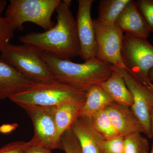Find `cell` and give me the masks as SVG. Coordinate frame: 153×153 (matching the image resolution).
Listing matches in <instances>:
<instances>
[{
	"mask_svg": "<svg viewBox=\"0 0 153 153\" xmlns=\"http://www.w3.org/2000/svg\"><path fill=\"white\" fill-rule=\"evenodd\" d=\"M14 36V30L10 22L5 17H0V53Z\"/></svg>",
	"mask_w": 153,
	"mask_h": 153,
	"instance_id": "7402d4cb",
	"label": "cell"
},
{
	"mask_svg": "<svg viewBox=\"0 0 153 153\" xmlns=\"http://www.w3.org/2000/svg\"><path fill=\"white\" fill-rule=\"evenodd\" d=\"M149 87L150 88L151 90H152L153 92V83H151V84H150Z\"/></svg>",
	"mask_w": 153,
	"mask_h": 153,
	"instance_id": "4dcf8cb0",
	"label": "cell"
},
{
	"mask_svg": "<svg viewBox=\"0 0 153 153\" xmlns=\"http://www.w3.org/2000/svg\"><path fill=\"white\" fill-rule=\"evenodd\" d=\"M86 92L79 91L57 81L36 84L9 99L18 105L31 104L57 107L74 100L85 99Z\"/></svg>",
	"mask_w": 153,
	"mask_h": 153,
	"instance_id": "5b68a950",
	"label": "cell"
},
{
	"mask_svg": "<svg viewBox=\"0 0 153 153\" xmlns=\"http://www.w3.org/2000/svg\"><path fill=\"white\" fill-rule=\"evenodd\" d=\"M41 52L32 44L15 45L9 43L1 52L0 58L35 84L57 81L41 57Z\"/></svg>",
	"mask_w": 153,
	"mask_h": 153,
	"instance_id": "3957f363",
	"label": "cell"
},
{
	"mask_svg": "<svg viewBox=\"0 0 153 153\" xmlns=\"http://www.w3.org/2000/svg\"><path fill=\"white\" fill-rule=\"evenodd\" d=\"M113 70L123 76L126 85L133 97L132 110L144 128L145 134L153 138L151 125V108L153 105V92L150 88L143 84L124 68L111 65Z\"/></svg>",
	"mask_w": 153,
	"mask_h": 153,
	"instance_id": "9c48e42d",
	"label": "cell"
},
{
	"mask_svg": "<svg viewBox=\"0 0 153 153\" xmlns=\"http://www.w3.org/2000/svg\"><path fill=\"white\" fill-rule=\"evenodd\" d=\"M116 23L126 34L136 38L147 39L151 33L149 25L133 0L121 12Z\"/></svg>",
	"mask_w": 153,
	"mask_h": 153,
	"instance_id": "4fadbf2b",
	"label": "cell"
},
{
	"mask_svg": "<svg viewBox=\"0 0 153 153\" xmlns=\"http://www.w3.org/2000/svg\"><path fill=\"white\" fill-rule=\"evenodd\" d=\"M152 106L153 107V106Z\"/></svg>",
	"mask_w": 153,
	"mask_h": 153,
	"instance_id": "d6a6232c",
	"label": "cell"
},
{
	"mask_svg": "<svg viewBox=\"0 0 153 153\" xmlns=\"http://www.w3.org/2000/svg\"><path fill=\"white\" fill-rule=\"evenodd\" d=\"M59 149L63 150L65 153H82L79 142L70 128L60 137Z\"/></svg>",
	"mask_w": 153,
	"mask_h": 153,
	"instance_id": "44dd1931",
	"label": "cell"
},
{
	"mask_svg": "<svg viewBox=\"0 0 153 153\" xmlns=\"http://www.w3.org/2000/svg\"><path fill=\"white\" fill-rule=\"evenodd\" d=\"M105 111L119 135L125 137L136 133L145 134L144 128L130 107L114 102Z\"/></svg>",
	"mask_w": 153,
	"mask_h": 153,
	"instance_id": "7c38bea8",
	"label": "cell"
},
{
	"mask_svg": "<svg viewBox=\"0 0 153 153\" xmlns=\"http://www.w3.org/2000/svg\"><path fill=\"white\" fill-rule=\"evenodd\" d=\"M26 153H52V151L41 146H32Z\"/></svg>",
	"mask_w": 153,
	"mask_h": 153,
	"instance_id": "484cf974",
	"label": "cell"
},
{
	"mask_svg": "<svg viewBox=\"0 0 153 153\" xmlns=\"http://www.w3.org/2000/svg\"><path fill=\"white\" fill-rule=\"evenodd\" d=\"M25 109L32 120L34 134L32 146H41L52 151L56 134L55 114L57 107L31 104L19 105Z\"/></svg>",
	"mask_w": 153,
	"mask_h": 153,
	"instance_id": "ba28073f",
	"label": "cell"
},
{
	"mask_svg": "<svg viewBox=\"0 0 153 153\" xmlns=\"http://www.w3.org/2000/svg\"><path fill=\"white\" fill-rule=\"evenodd\" d=\"M112 75L100 86L118 104L129 107L133 104V97L126 85L123 76L113 70Z\"/></svg>",
	"mask_w": 153,
	"mask_h": 153,
	"instance_id": "e0dca14e",
	"label": "cell"
},
{
	"mask_svg": "<svg viewBox=\"0 0 153 153\" xmlns=\"http://www.w3.org/2000/svg\"><path fill=\"white\" fill-rule=\"evenodd\" d=\"M51 73L58 82L76 90L86 92L90 88L100 85L112 75L111 65L97 59L79 63L60 59L41 52Z\"/></svg>",
	"mask_w": 153,
	"mask_h": 153,
	"instance_id": "7a4b0ae2",
	"label": "cell"
},
{
	"mask_svg": "<svg viewBox=\"0 0 153 153\" xmlns=\"http://www.w3.org/2000/svg\"><path fill=\"white\" fill-rule=\"evenodd\" d=\"M148 76H149V79L150 81L152 83H153V67L152 69L150 70L149 72V74H148Z\"/></svg>",
	"mask_w": 153,
	"mask_h": 153,
	"instance_id": "f1b7e54d",
	"label": "cell"
},
{
	"mask_svg": "<svg viewBox=\"0 0 153 153\" xmlns=\"http://www.w3.org/2000/svg\"><path fill=\"white\" fill-rule=\"evenodd\" d=\"M121 56L127 71L143 84L150 87L149 72L153 67V46L147 39L125 34Z\"/></svg>",
	"mask_w": 153,
	"mask_h": 153,
	"instance_id": "8992f818",
	"label": "cell"
},
{
	"mask_svg": "<svg viewBox=\"0 0 153 153\" xmlns=\"http://www.w3.org/2000/svg\"><path fill=\"white\" fill-rule=\"evenodd\" d=\"M103 153H125L124 137L119 135L105 140L102 146Z\"/></svg>",
	"mask_w": 153,
	"mask_h": 153,
	"instance_id": "603a6c76",
	"label": "cell"
},
{
	"mask_svg": "<svg viewBox=\"0 0 153 153\" xmlns=\"http://www.w3.org/2000/svg\"><path fill=\"white\" fill-rule=\"evenodd\" d=\"M36 85L0 58V100L10 99Z\"/></svg>",
	"mask_w": 153,
	"mask_h": 153,
	"instance_id": "5bb4252c",
	"label": "cell"
},
{
	"mask_svg": "<svg viewBox=\"0 0 153 153\" xmlns=\"http://www.w3.org/2000/svg\"><path fill=\"white\" fill-rule=\"evenodd\" d=\"M7 4V2L5 0H0V17L1 16V14L6 9Z\"/></svg>",
	"mask_w": 153,
	"mask_h": 153,
	"instance_id": "83f0119b",
	"label": "cell"
},
{
	"mask_svg": "<svg viewBox=\"0 0 153 153\" xmlns=\"http://www.w3.org/2000/svg\"><path fill=\"white\" fill-rule=\"evenodd\" d=\"M114 102L100 85H95L86 91L85 101L79 115L91 118Z\"/></svg>",
	"mask_w": 153,
	"mask_h": 153,
	"instance_id": "2e32d148",
	"label": "cell"
},
{
	"mask_svg": "<svg viewBox=\"0 0 153 153\" xmlns=\"http://www.w3.org/2000/svg\"><path fill=\"white\" fill-rule=\"evenodd\" d=\"M85 100H79L68 102L57 107L55 114L56 134L54 148L59 149L60 137L79 116Z\"/></svg>",
	"mask_w": 153,
	"mask_h": 153,
	"instance_id": "9a60e30c",
	"label": "cell"
},
{
	"mask_svg": "<svg viewBox=\"0 0 153 153\" xmlns=\"http://www.w3.org/2000/svg\"><path fill=\"white\" fill-rule=\"evenodd\" d=\"M61 0H10L5 17L14 31L24 29V25L31 22L47 31L55 26L52 20Z\"/></svg>",
	"mask_w": 153,
	"mask_h": 153,
	"instance_id": "277c9868",
	"label": "cell"
},
{
	"mask_svg": "<svg viewBox=\"0 0 153 153\" xmlns=\"http://www.w3.org/2000/svg\"><path fill=\"white\" fill-rule=\"evenodd\" d=\"M97 45L96 59L127 71L121 56L123 32L116 23L105 25L93 20Z\"/></svg>",
	"mask_w": 153,
	"mask_h": 153,
	"instance_id": "52a82bcc",
	"label": "cell"
},
{
	"mask_svg": "<svg viewBox=\"0 0 153 153\" xmlns=\"http://www.w3.org/2000/svg\"><path fill=\"white\" fill-rule=\"evenodd\" d=\"M33 145L32 142L16 141L0 148V153H26Z\"/></svg>",
	"mask_w": 153,
	"mask_h": 153,
	"instance_id": "d4e9b609",
	"label": "cell"
},
{
	"mask_svg": "<svg viewBox=\"0 0 153 153\" xmlns=\"http://www.w3.org/2000/svg\"><path fill=\"white\" fill-rule=\"evenodd\" d=\"M82 153H103L105 139L94 128L91 119L79 115L70 127Z\"/></svg>",
	"mask_w": 153,
	"mask_h": 153,
	"instance_id": "8fae6325",
	"label": "cell"
},
{
	"mask_svg": "<svg viewBox=\"0 0 153 153\" xmlns=\"http://www.w3.org/2000/svg\"><path fill=\"white\" fill-rule=\"evenodd\" d=\"M142 133H136L125 137V153H149V144Z\"/></svg>",
	"mask_w": 153,
	"mask_h": 153,
	"instance_id": "ffe728a7",
	"label": "cell"
},
{
	"mask_svg": "<svg viewBox=\"0 0 153 153\" xmlns=\"http://www.w3.org/2000/svg\"><path fill=\"white\" fill-rule=\"evenodd\" d=\"M150 153H153V141L152 145V149H151Z\"/></svg>",
	"mask_w": 153,
	"mask_h": 153,
	"instance_id": "1f68e13d",
	"label": "cell"
},
{
	"mask_svg": "<svg viewBox=\"0 0 153 153\" xmlns=\"http://www.w3.org/2000/svg\"><path fill=\"white\" fill-rule=\"evenodd\" d=\"M136 3L149 25L151 33H153V0H138Z\"/></svg>",
	"mask_w": 153,
	"mask_h": 153,
	"instance_id": "cb8c5ba5",
	"label": "cell"
},
{
	"mask_svg": "<svg viewBox=\"0 0 153 153\" xmlns=\"http://www.w3.org/2000/svg\"><path fill=\"white\" fill-rule=\"evenodd\" d=\"M13 127L10 125H4L0 127V132L3 133H7L13 130Z\"/></svg>",
	"mask_w": 153,
	"mask_h": 153,
	"instance_id": "4316f807",
	"label": "cell"
},
{
	"mask_svg": "<svg viewBox=\"0 0 153 153\" xmlns=\"http://www.w3.org/2000/svg\"><path fill=\"white\" fill-rule=\"evenodd\" d=\"M130 0H101L97 22L105 25L115 24L121 12Z\"/></svg>",
	"mask_w": 153,
	"mask_h": 153,
	"instance_id": "ac0fdd59",
	"label": "cell"
},
{
	"mask_svg": "<svg viewBox=\"0 0 153 153\" xmlns=\"http://www.w3.org/2000/svg\"><path fill=\"white\" fill-rule=\"evenodd\" d=\"M91 119L94 128L105 140L119 135L105 109L97 113Z\"/></svg>",
	"mask_w": 153,
	"mask_h": 153,
	"instance_id": "d6986e66",
	"label": "cell"
},
{
	"mask_svg": "<svg viewBox=\"0 0 153 153\" xmlns=\"http://www.w3.org/2000/svg\"><path fill=\"white\" fill-rule=\"evenodd\" d=\"M76 16L80 57L84 62L96 58L97 45L91 12L93 0H78Z\"/></svg>",
	"mask_w": 153,
	"mask_h": 153,
	"instance_id": "30bf717a",
	"label": "cell"
},
{
	"mask_svg": "<svg viewBox=\"0 0 153 153\" xmlns=\"http://www.w3.org/2000/svg\"><path fill=\"white\" fill-rule=\"evenodd\" d=\"M71 1L61 0L56 8L57 22L53 28L43 33H27L20 37V41L60 59L69 60L80 56L76 19L70 10Z\"/></svg>",
	"mask_w": 153,
	"mask_h": 153,
	"instance_id": "6da1fadb",
	"label": "cell"
},
{
	"mask_svg": "<svg viewBox=\"0 0 153 153\" xmlns=\"http://www.w3.org/2000/svg\"><path fill=\"white\" fill-rule=\"evenodd\" d=\"M151 125H152V134L153 138V107H152L151 110Z\"/></svg>",
	"mask_w": 153,
	"mask_h": 153,
	"instance_id": "f546056e",
	"label": "cell"
}]
</instances>
